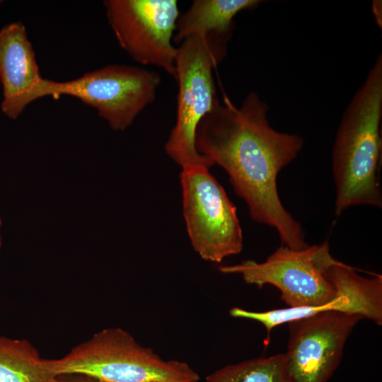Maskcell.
Wrapping results in <instances>:
<instances>
[{"label": "cell", "instance_id": "9", "mask_svg": "<svg viewBox=\"0 0 382 382\" xmlns=\"http://www.w3.org/2000/svg\"><path fill=\"white\" fill-rule=\"evenodd\" d=\"M362 318L328 311L289 322V342L283 354L291 382H327L340 364L348 336Z\"/></svg>", "mask_w": 382, "mask_h": 382}, {"label": "cell", "instance_id": "4", "mask_svg": "<svg viewBox=\"0 0 382 382\" xmlns=\"http://www.w3.org/2000/svg\"><path fill=\"white\" fill-rule=\"evenodd\" d=\"M231 37V34L215 33L195 35L185 38L177 47L176 121L165 150L182 169L213 166L197 152L195 137L199 122L218 100L213 70L225 57Z\"/></svg>", "mask_w": 382, "mask_h": 382}, {"label": "cell", "instance_id": "13", "mask_svg": "<svg viewBox=\"0 0 382 382\" xmlns=\"http://www.w3.org/2000/svg\"><path fill=\"white\" fill-rule=\"evenodd\" d=\"M206 382H291L283 354L257 358L222 367L206 377Z\"/></svg>", "mask_w": 382, "mask_h": 382}, {"label": "cell", "instance_id": "10", "mask_svg": "<svg viewBox=\"0 0 382 382\" xmlns=\"http://www.w3.org/2000/svg\"><path fill=\"white\" fill-rule=\"evenodd\" d=\"M42 80L25 25L13 22L4 26L0 30L2 112L11 119L17 118L29 103L37 100Z\"/></svg>", "mask_w": 382, "mask_h": 382}, {"label": "cell", "instance_id": "3", "mask_svg": "<svg viewBox=\"0 0 382 382\" xmlns=\"http://www.w3.org/2000/svg\"><path fill=\"white\" fill-rule=\"evenodd\" d=\"M40 366L48 381L64 374H85L104 382H197L199 379L187 364L162 359L120 328L103 329L63 357L42 359Z\"/></svg>", "mask_w": 382, "mask_h": 382}, {"label": "cell", "instance_id": "17", "mask_svg": "<svg viewBox=\"0 0 382 382\" xmlns=\"http://www.w3.org/2000/svg\"><path fill=\"white\" fill-rule=\"evenodd\" d=\"M1 3V1H0V4Z\"/></svg>", "mask_w": 382, "mask_h": 382}, {"label": "cell", "instance_id": "11", "mask_svg": "<svg viewBox=\"0 0 382 382\" xmlns=\"http://www.w3.org/2000/svg\"><path fill=\"white\" fill-rule=\"evenodd\" d=\"M259 0H195L190 8L179 15L173 42L210 33L232 34L233 18L242 11L255 8Z\"/></svg>", "mask_w": 382, "mask_h": 382}, {"label": "cell", "instance_id": "12", "mask_svg": "<svg viewBox=\"0 0 382 382\" xmlns=\"http://www.w3.org/2000/svg\"><path fill=\"white\" fill-rule=\"evenodd\" d=\"M41 361L26 339L0 336V382H48Z\"/></svg>", "mask_w": 382, "mask_h": 382}, {"label": "cell", "instance_id": "2", "mask_svg": "<svg viewBox=\"0 0 382 382\" xmlns=\"http://www.w3.org/2000/svg\"><path fill=\"white\" fill-rule=\"evenodd\" d=\"M382 54L347 106L334 141L335 213L367 204L381 208Z\"/></svg>", "mask_w": 382, "mask_h": 382}, {"label": "cell", "instance_id": "16", "mask_svg": "<svg viewBox=\"0 0 382 382\" xmlns=\"http://www.w3.org/2000/svg\"><path fill=\"white\" fill-rule=\"evenodd\" d=\"M1 219L0 218V228H1ZM1 243H2V241H1V234H0V248L1 247Z\"/></svg>", "mask_w": 382, "mask_h": 382}, {"label": "cell", "instance_id": "14", "mask_svg": "<svg viewBox=\"0 0 382 382\" xmlns=\"http://www.w3.org/2000/svg\"><path fill=\"white\" fill-rule=\"evenodd\" d=\"M48 382H104L92 376L81 374H64L55 376Z\"/></svg>", "mask_w": 382, "mask_h": 382}, {"label": "cell", "instance_id": "1", "mask_svg": "<svg viewBox=\"0 0 382 382\" xmlns=\"http://www.w3.org/2000/svg\"><path fill=\"white\" fill-rule=\"evenodd\" d=\"M268 110L255 92L249 93L239 107L224 94L223 103L218 99L199 122L195 148L226 171L253 219L274 228L284 245L303 249L308 246L303 229L282 204L277 180L280 170L301 150L303 139L274 129Z\"/></svg>", "mask_w": 382, "mask_h": 382}, {"label": "cell", "instance_id": "15", "mask_svg": "<svg viewBox=\"0 0 382 382\" xmlns=\"http://www.w3.org/2000/svg\"><path fill=\"white\" fill-rule=\"evenodd\" d=\"M372 10L373 13L376 19L377 23L380 27H381V1H374L372 4Z\"/></svg>", "mask_w": 382, "mask_h": 382}, {"label": "cell", "instance_id": "7", "mask_svg": "<svg viewBox=\"0 0 382 382\" xmlns=\"http://www.w3.org/2000/svg\"><path fill=\"white\" fill-rule=\"evenodd\" d=\"M208 167L182 169L183 215L191 244L200 257L220 262L243 249L236 207Z\"/></svg>", "mask_w": 382, "mask_h": 382}, {"label": "cell", "instance_id": "8", "mask_svg": "<svg viewBox=\"0 0 382 382\" xmlns=\"http://www.w3.org/2000/svg\"><path fill=\"white\" fill-rule=\"evenodd\" d=\"M103 4L120 47L137 63L159 67L175 80L178 1L106 0Z\"/></svg>", "mask_w": 382, "mask_h": 382}, {"label": "cell", "instance_id": "6", "mask_svg": "<svg viewBox=\"0 0 382 382\" xmlns=\"http://www.w3.org/2000/svg\"><path fill=\"white\" fill-rule=\"evenodd\" d=\"M161 83L158 73L127 64H109L64 82L44 79L37 98L75 97L94 108L114 130H124L152 103Z\"/></svg>", "mask_w": 382, "mask_h": 382}, {"label": "cell", "instance_id": "5", "mask_svg": "<svg viewBox=\"0 0 382 382\" xmlns=\"http://www.w3.org/2000/svg\"><path fill=\"white\" fill-rule=\"evenodd\" d=\"M337 260L330 253L328 241L296 250L282 245L265 262L245 260L221 266L224 274H240L249 284H266L279 289L281 299L301 317L335 299L338 291L330 269Z\"/></svg>", "mask_w": 382, "mask_h": 382}]
</instances>
